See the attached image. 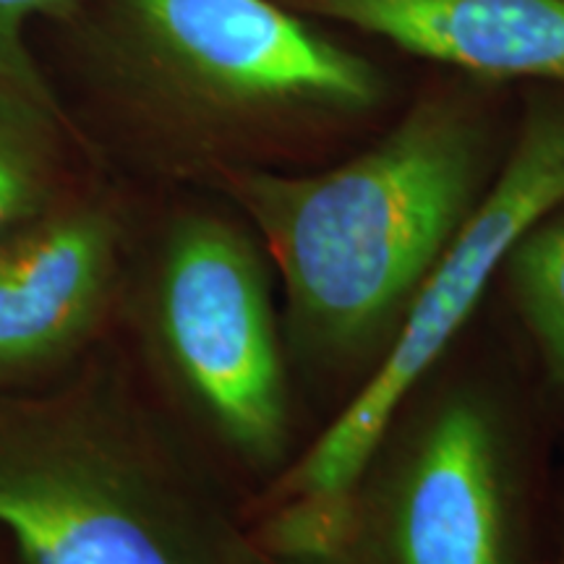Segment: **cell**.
<instances>
[{
  "instance_id": "10",
  "label": "cell",
  "mask_w": 564,
  "mask_h": 564,
  "mask_svg": "<svg viewBox=\"0 0 564 564\" xmlns=\"http://www.w3.org/2000/svg\"><path fill=\"white\" fill-rule=\"evenodd\" d=\"M499 274L549 384L564 398V202L512 246Z\"/></svg>"
},
{
  "instance_id": "8",
  "label": "cell",
  "mask_w": 564,
  "mask_h": 564,
  "mask_svg": "<svg viewBox=\"0 0 564 564\" xmlns=\"http://www.w3.org/2000/svg\"><path fill=\"white\" fill-rule=\"evenodd\" d=\"M486 79L564 87V0H278Z\"/></svg>"
},
{
  "instance_id": "14",
  "label": "cell",
  "mask_w": 564,
  "mask_h": 564,
  "mask_svg": "<svg viewBox=\"0 0 564 564\" xmlns=\"http://www.w3.org/2000/svg\"><path fill=\"white\" fill-rule=\"evenodd\" d=\"M0 564H3V562H0Z\"/></svg>"
},
{
  "instance_id": "13",
  "label": "cell",
  "mask_w": 564,
  "mask_h": 564,
  "mask_svg": "<svg viewBox=\"0 0 564 564\" xmlns=\"http://www.w3.org/2000/svg\"><path fill=\"white\" fill-rule=\"evenodd\" d=\"M552 564H564V502L560 510V531H556V552Z\"/></svg>"
},
{
  "instance_id": "11",
  "label": "cell",
  "mask_w": 564,
  "mask_h": 564,
  "mask_svg": "<svg viewBox=\"0 0 564 564\" xmlns=\"http://www.w3.org/2000/svg\"><path fill=\"white\" fill-rule=\"evenodd\" d=\"M84 0H0V84L58 102L51 84L26 45V30L34 19H70Z\"/></svg>"
},
{
  "instance_id": "12",
  "label": "cell",
  "mask_w": 564,
  "mask_h": 564,
  "mask_svg": "<svg viewBox=\"0 0 564 564\" xmlns=\"http://www.w3.org/2000/svg\"><path fill=\"white\" fill-rule=\"evenodd\" d=\"M278 564H358L345 552L340 541H316V544L282 546L270 552Z\"/></svg>"
},
{
  "instance_id": "1",
  "label": "cell",
  "mask_w": 564,
  "mask_h": 564,
  "mask_svg": "<svg viewBox=\"0 0 564 564\" xmlns=\"http://www.w3.org/2000/svg\"><path fill=\"white\" fill-rule=\"evenodd\" d=\"M285 288L293 343L348 364L392 343L423 280L489 186V129L465 97L434 95L377 144L312 175L220 165Z\"/></svg>"
},
{
  "instance_id": "5",
  "label": "cell",
  "mask_w": 564,
  "mask_h": 564,
  "mask_svg": "<svg viewBox=\"0 0 564 564\" xmlns=\"http://www.w3.org/2000/svg\"><path fill=\"white\" fill-rule=\"evenodd\" d=\"M264 249L207 209L167 225L144 293L154 358L194 419L249 468L288 453L291 400Z\"/></svg>"
},
{
  "instance_id": "4",
  "label": "cell",
  "mask_w": 564,
  "mask_h": 564,
  "mask_svg": "<svg viewBox=\"0 0 564 564\" xmlns=\"http://www.w3.org/2000/svg\"><path fill=\"white\" fill-rule=\"evenodd\" d=\"M564 202V87L535 91L499 171L440 262L361 390L278 481L259 535L340 539L345 507L373 449L470 319L507 253Z\"/></svg>"
},
{
  "instance_id": "3",
  "label": "cell",
  "mask_w": 564,
  "mask_h": 564,
  "mask_svg": "<svg viewBox=\"0 0 564 564\" xmlns=\"http://www.w3.org/2000/svg\"><path fill=\"white\" fill-rule=\"evenodd\" d=\"M89 58L154 137L209 158L278 126L373 108L382 79L278 0H102Z\"/></svg>"
},
{
  "instance_id": "7",
  "label": "cell",
  "mask_w": 564,
  "mask_h": 564,
  "mask_svg": "<svg viewBox=\"0 0 564 564\" xmlns=\"http://www.w3.org/2000/svg\"><path fill=\"white\" fill-rule=\"evenodd\" d=\"M121 259V215L84 192H66L0 241V392L87 348L116 295Z\"/></svg>"
},
{
  "instance_id": "9",
  "label": "cell",
  "mask_w": 564,
  "mask_h": 564,
  "mask_svg": "<svg viewBox=\"0 0 564 564\" xmlns=\"http://www.w3.org/2000/svg\"><path fill=\"white\" fill-rule=\"evenodd\" d=\"M70 137L61 102L0 84V241L68 192Z\"/></svg>"
},
{
  "instance_id": "2",
  "label": "cell",
  "mask_w": 564,
  "mask_h": 564,
  "mask_svg": "<svg viewBox=\"0 0 564 564\" xmlns=\"http://www.w3.org/2000/svg\"><path fill=\"white\" fill-rule=\"evenodd\" d=\"M17 564H278L110 379L0 392Z\"/></svg>"
},
{
  "instance_id": "6",
  "label": "cell",
  "mask_w": 564,
  "mask_h": 564,
  "mask_svg": "<svg viewBox=\"0 0 564 564\" xmlns=\"http://www.w3.org/2000/svg\"><path fill=\"white\" fill-rule=\"evenodd\" d=\"M337 541L358 564H533L499 405L460 384L398 415L350 494Z\"/></svg>"
}]
</instances>
